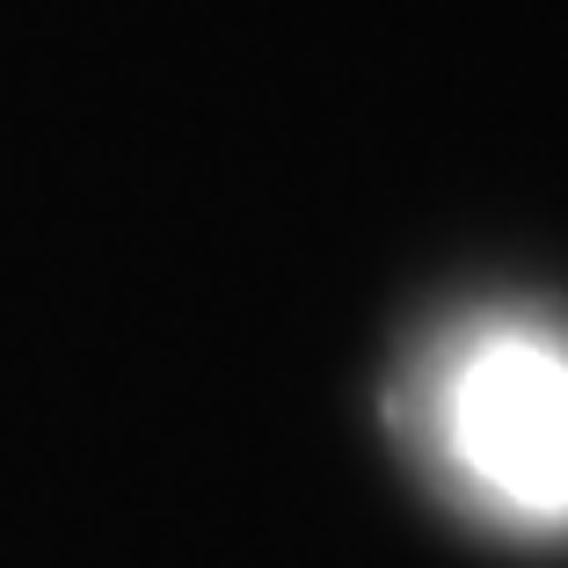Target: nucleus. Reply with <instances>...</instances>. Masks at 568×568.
Masks as SVG:
<instances>
[{
  "mask_svg": "<svg viewBox=\"0 0 568 568\" xmlns=\"http://www.w3.org/2000/svg\"><path fill=\"white\" fill-rule=\"evenodd\" d=\"M402 437L430 488L503 539L568 532V335L532 314H467L402 379Z\"/></svg>",
  "mask_w": 568,
  "mask_h": 568,
  "instance_id": "obj_1",
  "label": "nucleus"
}]
</instances>
